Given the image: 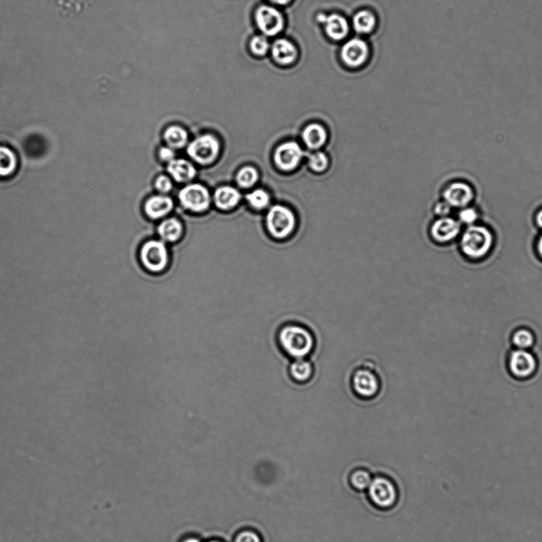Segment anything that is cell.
Here are the masks:
<instances>
[{
  "label": "cell",
  "mask_w": 542,
  "mask_h": 542,
  "mask_svg": "<svg viewBox=\"0 0 542 542\" xmlns=\"http://www.w3.org/2000/svg\"><path fill=\"white\" fill-rule=\"evenodd\" d=\"M277 342L282 352L293 360L308 358L316 346L313 332L305 325L295 322L281 326Z\"/></svg>",
  "instance_id": "1"
},
{
  "label": "cell",
  "mask_w": 542,
  "mask_h": 542,
  "mask_svg": "<svg viewBox=\"0 0 542 542\" xmlns=\"http://www.w3.org/2000/svg\"><path fill=\"white\" fill-rule=\"evenodd\" d=\"M370 502L381 510H389L396 506L399 493L396 483L385 476L373 477L367 489Z\"/></svg>",
  "instance_id": "2"
},
{
  "label": "cell",
  "mask_w": 542,
  "mask_h": 542,
  "mask_svg": "<svg viewBox=\"0 0 542 542\" xmlns=\"http://www.w3.org/2000/svg\"><path fill=\"white\" fill-rule=\"evenodd\" d=\"M350 383L355 396L362 400H372L377 398L381 391L382 385L379 374L367 363L354 370Z\"/></svg>",
  "instance_id": "3"
},
{
  "label": "cell",
  "mask_w": 542,
  "mask_h": 542,
  "mask_svg": "<svg viewBox=\"0 0 542 542\" xmlns=\"http://www.w3.org/2000/svg\"><path fill=\"white\" fill-rule=\"evenodd\" d=\"M266 225L271 237L277 239H284L294 233L297 226V218L291 208L275 205L269 209Z\"/></svg>",
  "instance_id": "4"
},
{
  "label": "cell",
  "mask_w": 542,
  "mask_h": 542,
  "mask_svg": "<svg viewBox=\"0 0 542 542\" xmlns=\"http://www.w3.org/2000/svg\"><path fill=\"white\" fill-rule=\"evenodd\" d=\"M461 248L464 253L472 258L484 257L493 244L491 232L483 226L473 225L467 229L461 239Z\"/></svg>",
  "instance_id": "5"
},
{
  "label": "cell",
  "mask_w": 542,
  "mask_h": 542,
  "mask_svg": "<svg viewBox=\"0 0 542 542\" xmlns=\"http://www.w3.org/2000/svg\"><path fill=\"white\" fill-rule=\"evenodd\" d=\"M140 261L148 272L159 275L164 272L169 264L168 248L163 241L150 240L141 246Z\"/></svg>",
  "instance_id": "6"
},
{
  "label": "cell",
  "mask_w": 542,
  "mask_h": 542,
  "mask_svg": "<svg viewBox=\"0 0 542 542\" xmlns=\"http://www.w3.org/2000/svg\"><path fill=\"white\" fill-rule=\"evenodd\" d=\"M220 150L219 140L213 134H203L191 141L188 155L197 163L207 165L218 158Z\"/></svg>",
  "instance_id": "7"
},
{
  "label": "cell",
  "mask_w": 542,
  "mask_h": 542,
  "mask_svg": "<svg viewBox=\"0 0 542 542\" xmlns=\"http://www.w3.org/2000/svg\"><path fill=\"white\" fill-rule=\"evenodd\" d=\"M181 205L194 213H203L211 205L208 190L201 184H189L178 195Z\"/></svg>",
  "instance_id": "8"
},
{
  "label": "cell",
  "mask_w": 542,
  "mask_h": 542,
  "mask_svg": "<svg viewBox=\"0 0 542 542\" xmlns=\"http://www.w3.org/2000/svg\"><path fill=\"white\" fill-rule=\"evenodd\" d=\"M254 18L257 27L267 37L278 35L284 27V18L273 6H260L256 10Z\"/></svg>",
  "instance_id": "9"
},
{
  "label": "cell",
  "mask_w": 542,
  "mask_h": 542,
  "mask_svg": "<svg viewBox=\"0 0 542 542\" xmlns=\"http://www.w3.org/2000/svg\"><path fill=\"white\" fill-rule=\"evenodd\" d=\"M304 158L301 146L294 141H285L276 148L274 162L281 171L289 172L297 169Z\"/></svg>",
  "instance_id": "10"
},
{
  "label": "cell",
  "mask_w": 542,
  "mask_h": 542,
  "mask_svg": "<svg viewBox=\"0 0 542 542\" xmlns=\"http://www.w3.org/2000/svg\"><path fill=\"white\" fill-rule=\"evenodd\" d=\"M511 373L519 378H528L535 372L537 361L527 350L519 349L511 353L509 361Z\"/></svg>",
  "instance_id": "11"
},
{
  "label": "cell",
  "mask_w": 542,
  "mask_h": 542,
  "mask_svg": "<svg viewBox=\"0 0 542 542\" xmlns=\"http://www.w3.org/2000/svg\"><path fill=\"white\" fill-rule=\"evenodd\" d=\"M369 48L365 41L353 39L345 43L341 49V57L345 63L351 67H358L365 63Z\"/></svg>",
  "instance_id": "12"
},
{
  "label": "cell",
  "mask_w": 542,
  "mask_h": 542,
  "mask_svg": "<svg viewBox=\"0 0 542 542\" xmlns=\"http://www.w3.org/2000/svg\"><path fill=\"white\" fill-rule=\"evenodd\" d=\"M443 198L451 207L465 208L469 205L474 198L473 189L467 183L454 182L446 188Z\"/></svg>",
  "instance_id": "13"
},
{
  "label": "cell",
  "mask_w": 542,
  "mask_h": 542,
  "mask_svg": "<svg viewBox=\"0 0 542 542\" xmlns=\"http://www.w3.org/2000/svg\"><path fill=\"white\" fill-rule=\"evenodd\" d=\"M460 225L451 218H441L431 227V235L436 242L447 243L459 235Z\"/></svg>",
  "instance_id": "14"
},
{
  "label": "cell",
  "mask_w": 542,
  "mask_h": 542,
  "mask_svg": "<svg viewBox=\"0 0 542 542\" xmlns=\"http://www.w3.org/2000/svg\"><path fill=\"white\" fill-rule=\"evenodd\" d=\"M301 138L309 149L318 150L327 143L328 132L320 123L313 122L304 128Z\"/></svg>",
  "instance_id": "15"
},
{
  "label": "cell",
  "mask_w": 542,
  "mask_h": 542,
  "mask_svg": "<svg viewBox=\"0 0 542 542\" xmlns=\"http://www.w3.org/2000/svg\"><path fill=\"white\" fill-rule=\"evenodd\" d=\"M174 207V202L170 197L156 195L150 197L144 206L145 213L151 219L157 220L168 215Z\"/></svg>",
  "instance_id": "16"
},
{
  "label": "cell",
  "mask_w": 542,
  "mask_h": 542,
  "mask_svg": "<svg viewBox=\"0 0 542 542\" xmlns=\"http://www.w3.org/2000/svg\"><path fill=\"white\" fill-rule=\"evenodd\" d=\"M270 51L275 63L284 65L293 63L298 56L297 49L285 39H277L271 46Z\"/></svg>",
  "instance_id": "17"
},
{
  "label": "cell",
  "mask_w": 542,
  "mask_h": 542,
  "mask_svg": "<svg viewBox=\"0 0 542 542\" xmlns=\"http://www.w3.org/2000/svg\"><path fill=\"white\" fill-rule=\"evenodd\" d=\"M242 196L236 188L225 186L215 191L213 201L221 210L227 211L238 206Z\"/></svg>",
  "instance_id": "18"
},
{
  "label": "cell",
  "mask_w": 542,
  "mask_h": 542,
  "mask_svg": "<svg viewBox=\"0 0 542 542\" xmlns=\"http://www.w3.org/2000/svg\"><path fill=\"white\" fill-rule=\"evenodd\" d=\"M314 372L313 363L308 358L293 360L289 367V377L295 384H298L309 383L313 377Z\"/></svg>",
  "instance_id": "19"
},
{
  "label": "cell",
  "mask_w": 542,
  "mask_h": 542,
  "mask_svg": "<svg viewBox=\"0 0 542 542\" xmlns=\"http://www.w3.org/2000/svg\"><path fill=\"white\" fill-rule=\"evenodd\" d=\"M168 171L177 182H188L193 180L196 175L194 165L187 160L174 159L168 163Z\"/></svg>",
  "instance_id": "20"
},
{
  "label": "cell",
  "mask_w": 542,
  "mask_h": 542,
  "mask_svg": "<svg viewBox=\"0 0 542 542\" xmlns=\"http://www.w3.org/2000/svg\"><path fill=\"white\" fill-rule=\"evenodd\" d=\"M326 33L334 40H342L349 32V25L346 18L337 14L326 18L324 22Z\"/></svg>",
  "instance_id": "21"
},
{
  "label": "cell",
  "mask_w": 542,
  "mask_h": 542,
  "mask_svg": "<svg viewBox=\"0 0 542 542\" xmlns=\"http://www.w3.org/2000/svg\"><path fill=\"white\" fill-rule=\"evenodd\" d=\"M158 235L164 242L174 243L179 239L183 233V226L176 218L166 219L158 227Z\"/></svg>",
  "instance_id": "22"
},
{
  "label": "cell",
  "mask_w": 542,
  "mask_h": 542,
  "mask_svg": "<svg viewBox=\"0 0 542 542\" xmlns=\"http://www.w3.org/2000/svg\"><path fill=\"white\" fill-rule=\"evenodd\" d=\"M18 165L15 152L8 146H0V177H8L14 175Z\"/></svg>",
  "instance_id": "23"
},
{
  "label": "cell",
  "mask_w": 542,
  "mask_h": 542,
  "mask_svg": "<svg viewBox=\"0 0 542 542\" xmlns=\"http://www.w3.org/2000/svg\"><path fill=\"white\" fill-rule=\"evenodd\" d=\"M165 141L172 149H182L189 140L188 133L180 126H170L165 129L163 135Z\"/></svg>",
  "instance_id": "24"
},
{
  "label": "cell",
  "mask_w": 542,
  "mask_h": 542,
  "mask_svg": "<svg viewBox=\"0 0 542 542\" xmlns=\"http://www.w3.org/2000/svg\"><path fill=\"white\" fill-rule=\"evenodd\" d=\"M373 479L371 472L365 468H357L349 476V484L356 491H367Z\"/></svg>",
  "instance_id": "25"
},
{
  "label": "cell",
  "mask_w": 542,
  "mask_h": 542,
  "mask_svg": "<svg viewBox=\"0 0 542 542\" xmlns=\"http://www.w3.org/2000/svg\"><path fill=\"white\" fill-rule=\"evenodd\" d=\"M377 24L374 15L368 11L358 12L353 18V27L356 32L368 34L372 32Z\"/></svg>",
  "instance_id": "26"
},
{
  "label": "cell",
  "mask_w": 542,
  "mask_h": 542,
  "mask_svg": "<svg viewBox=\"0 0 542 542\" xmlns=\"http://www.w3.org/2000/svg\"><path fill=\"white\" fill-rule=\"evenodd\" d=\"M258 170L253 166L246 165L238 172L237 182L240 187L250 188L258 182Z\"/></svg>",
  "instance_id": "27"
},
{
  "label": "cell",
  "mask_w": 542,
  "mask_h": 542,
  "mask_svg": "<svg viewBox=\"0 0 542 542\" xmlns=\"http://www.w3.org/2000/svg\"><path fill=\"white\" fill-rule=\"evenodd\" d=\"M250 52L258 58L264 57L270 51V45L267 36L258 34L252 37L249 41Z\"/></svg>",
  "instance_id": "28"
},
{
  "label": "cell",
  "mask_w": 542,
  "mask_h": 542,
  "mask_svg": "<svg viewBox=\"0 0 542 542\" xmlns=\"http://www.w3.org/2000/svg\"><path fill=\"white\" fill-rule=\"evenodd\" d=\"M246 201L249 205L256 209V210H263L269 206L270 203V196L266 190L257 189L246 196Z\"/></svg>",
  "instance_id": "29"
},
{
  "label": "cell",
  "mask_w": 542,
  "mask_h": 542,
  "mask_svg": "<svg viewBox=\"0 0 542 542\" xmlns=\"http://www.w3.org/2000/svg\"><path fill=\"white\" fill-rule=\"evenodd\" d=\"M310 168L312 171L322 174L327 170L329 166V159L324 152L317 151L313 153L308 160Z\"/></svg>",
  "instance_id": "30"
},
{
  "label": "cell",
  "mask_w": 542,
  "mask_h": 542,
  "mask_svg": "<svg viewBox=\"0 0 542 542\" xmlns=\"http://www.w3.org/2000/svg\"><path fill=\"white\" fill-rule=\"evenodd\" d=\"M513 341L519 349L527 350L533 346L534 337L531 332L527 329H520L515 332Z\"/></svg>",
  "instance_id": "31"
},
{
  "label": "cell",
  "mask_w": 542,
  "mask_h": 542,
  "mask_svg": "<svg viewBox=\"0 0 542 542\" xmlns=\"http://www.w3.org/2000/svg\"><path fill=\"white\" fill-rule=\"evenodd\" d=\"M459 218L461 222L467 225H472L475 223L478 219V213L476 209L472 208H464L459 214Z\"/></svg>",
  "instance_id": "32"
},
{
  "label": "cell",
  "mask_w": 542,
  "mask_h": 542,
  "mask_svg": "<svg viewBox=\"0 0 542 542\" xmlns=\"http://www.w3.org/2000/svg\"><path fill=\"white\" fill-rule=\"evenodd\" d=\"M235 542H262V540L260 535L249 529L240 532L237 536Z\"/></svg>",
  "instance_id": "33"
},
{
  "label": "cell",
  "mask_w": 542,
  "mask_h": 542,
  "mask_svg": "<svg viewBox=\"0 0 542 542\" xmlns=\"http://www.w3.org/2000/svg\"><path fill=\"white\" fill-rule=\"evenodd\" d=\"M156 187L162 194H168L172 188L170 178L168 176H159L156 181Z\"/></svg>",
  "instance_id": "34"
},
{
  "label": "cell",
  "mask_w": 542,
  "mask_h": 542,
  "mask_svg": "<svg viewBox=\"0 0 542 542\" xmlns=\"http://www.w3.org/2000/svg\"><path fill=\"white\" fill-rule=\"evenodd\" d=\"M160 159L163 162H168V163L175 159L176 153L174 149H172L170 146L162 147L158 153Z\"/></svg>",
  "instance_id": "35"
},
{
  "label": "cell",
  "mask_w": 542,
  "mask_h": 542,
  "mask_svg": "<svg viewBox=\"0 0 542 542\" xmlns=\"http://www.w3.org/2000/svg\"><path fill=\"white\" fill-rule=\"evenodd\" d=\"M451 208L446 201L439 202L436 205L434 211L441 218H446L450 213Z\"/></svg>",
  "instance_id": "36"
},
{
  "label": "cell",
  "mask_w": 542,
  "mask_h": 542,
  "mask_svg": "<svg viewBox=\"0 0 542 542\" xmlns=\"http://www.w3.org/2000/svg\"><path fill=\"white\" fill-rule=\"evenodd\" d=\"M270 2L273 3L276 5H286L289 2L291 1V0H269Z\"/></svg>",
  "instance_id": "37"
},
{
  "label": "cell",
  "mask_w": 542,
  "mask_h": 542,
  "mask_svg": "<svg viewBox=\"0 0 542 542\" xmlns=\"http://www.w3.org/2000/svg\"><path fill=\"white\" fill-rule=\"evenodd\" d=\"M536 221H537L538 225L542 227V210L538 212L537 217H536Z\"/></svg>",
  "instance_id": "38"
},
{
  "label": "cell",
  "mask_w": 542,
  "mask_h": 542,
  "mask_svg": "<svg viewBox=\"0 0 542 542\" xmlns=\"http://www.w3.org/2000/svg\"><path fill=\"white\" fill-rule=\"evenodd\" d=\"M538 250L539 254L542 257V237L540 238L538 244Z\"/></svg>",
  "instance_id": "39"
},
{
  "label": "cell",
  "mask_w": 542,
  "mask_h": 542,
  "mask_svg": "<svg viewBox=\"0 0 542 542\" xmlns=\"http://www.w3.org/2000/svg\"><path fill=\"white\" fill-rule=\"evenodd\" d=\"M183 542H201L199 539H197L196 538H189L186 540H184Z\"/></svg>",
  "instance_id": "40"
},
{
  "label": "cell",
  "mask_w": 542,
  "mask_h": 542,
  "mask_svg": "<svg viewBox=\"0 0 542 542\" xmlns=\"http://www.w3.org/2000/svg\"><path fill=\"white\" fill-rule=\"evenodd\" d=\"M209 542H220V541H209Z\"/></svg>",
  "instance_id": "41"
}]
</instances>
